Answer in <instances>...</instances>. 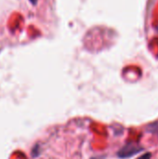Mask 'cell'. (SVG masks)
I'll use <instances>...</instances> for the list:
<instances>
[{
  "mask_svg": "<svg viewBox=\"0 0 158 159\" xmlns=\"http://www.w3.org/2000/svg\"><path fill=\"white\" fill-rule=\"evenodd\" d=\"M91 159H103V158H102V157H92Z\"/></svg>",
  "mask_w": 158,
  "mask_h": 159,
  "instance_id": "4",
  "label": "cell"
},
{
  "mask_svg": "<svg viewBox=\"0 0 158 159\" xmlns=\"http://www.w3.org/2000/svg\"><path fill=\"white\" fill-rule=\"evenodd\" d=\"M157 29H158V28H157Z\"/></svg>",
  "mask_w": 158,
  "mask_h": 159,
  "instance_id": "5",
  "label": "cell"
},
{
  "mask_svg": "<svg viewBox=\"0 0 158 159\" xmlns=\"http://www.w3.org/2000/svg\"><path fill=\"white\" fill-rule=\"evenodd\" d=\"M151 158V154H145V155H143V156H142L141 157H139L138 159H150Z\"/></svg>",
  "mask_w": 158,
  "mask_h": 159,
  "instance_id": "2",
  "label": "cell"
},
{
  "mask_svg": "<svg viewBox=\"0 0 158 159\" xmlns=\"http://www.w3.org/2000/svg\"><path fill=\"white\" fill-rule=\"evenodd\" d=\"M142 150V147H141L138 144L128 143L118 151L117 156L121 158H128V157H131L135 156Z\"/></svg>",
  "mask_w": 158,
  "mask_h": 159,
  "instance_id": "1",
  "label": "cell"
},
{
  "mask_svg": "<svg viewBox=\"0 0 158 159\" xmlns=\"http://www.w3.org/2000/svg\"><path fill=\"white\" fill-rule=\"evenodd\" d=\"M29 1H30L33 5H35V4L37 3V0H29Z\"/></svg>",
  "mask_w": 158,
  "mask_h": 159,
  "instance_id": "3",
  "label": "cell"
}]
</instances>
